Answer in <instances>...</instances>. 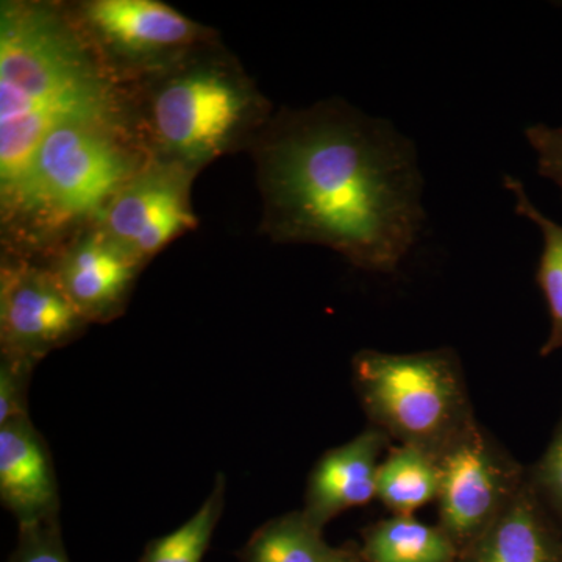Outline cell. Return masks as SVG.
I'll list each match as a JSON object with an SVG mask.
<instances>
[{
  "instance_id": "obj_6",
  "label": "cell",
  "mask_w": 562,
  "mask_h": 562,
  "mask_svg": "<svg viewBox=\"0 0 562 562\" xmlns=\"http://www.w3.org/2000/svg\"><path fill=\"white\" fill-rule=\"evenodd\" d=\"M65 5L103 68L125 88L220 38L214 29L160 0H79Z\"/></svg>"
},
{
  "instance_id": "obj_20",
  "label": "cell",
  "mask_w": 562,
  "mask_h": 562,
  "mask_svg": "<svg viewBox=\"0 0 562 562\" xmlns=\"http://www.w3.org/2000/svg\"><path fill=\"white\" fill-rule=\"evenodd\" d=\"M36 362L0 353V425L29 416L27 387Z\"/></svg>"
},
{
  "instance_id": "obj_22",
  "label": "cell",
  "mask_w": 562,
  "mask_h": 562,
  "mask_svg": "<svg viewBox=\"0 0 562 562\" xmlns=\"http://www.w3.org/2000/svg\"><path fill=\"white\" fill-rule=\"evenodd\" d=\"M525 136L535 150L538 172L552 181L562 195V127L535 124L525 128Z\"/></svg>"
},
{
  "instance_id": "obj_4",
  "label": "cell",
  "mask_w": 562,
  "mask_h": 562,
  "mask_svg": "<svg viewBox=\"0 0 562 562\" xmlns=\"http://www.w3.org/2000/svg\"><path fill=\"white\" fill-rule=\"evenodd\" d=\"M133 127L155 160L201 172L250 150L273 116L272 102L220 38L128 85Z\"/></svg>"
},
{
  "instance_id": "obj_10",
  "label": "cell",
  "mask_w": 562,
  "mask_h": 562,
  "mask_svg": "<svg viewBox=\"0 0 562 562\" xmlns=\"http://www.w3.org/2000/svg\"><path fill=\"white\" fill-rule=\"evenodd\" d=\"M46 265L88 324L117 319L146 268L99 224L74 236Z\"/></svg>"
},
{
  "instance_id": "obj_8",
  "label": "cell",
  "mask_w": 562,
  "mask_h": 562,
  "mask_svg": "<svg viewBox=\"0 0 562 562\" xmlns=\"http://www.w3.org/2000/svg\"><path fill=\"white\" fill-rule=\"evenodd\" d=\"M199 172L155 160L116 192L98 224L143 265L199 224L192 184Z\"/></svg>"
},
{
  "instance_id": "obj_5",
  "label": "cell",
  "mask_w": 562,
  "mask_h": 562,
  "mask_svg": "<svg viewBox=\"0 0 562 562\" xmlns=\"http://www.w3.org/2000/svg\"><path fill=\"white\" fill-rule=\"evenodd\" d=\"M351 371L372 427L398 446L414 447L439 461L480 427L460 358L452 349L361 350Z\"/></svg>"
},
{
  "instance_id": "obj_13",
  "label": "cell",
  "mask_w": 562,
  "mask_h": 562,
  "mask_svg": "<svg viewBox=\"0 0 562 562\" xmlns=\"http://www.w3.org/2000/svg\"><path fill=\"white\" fill-rule=\"evenodd\" d=\"M458 562H562L557 520L539 501L530 480Z\"/></svg>"
},
{
  "instance_id": "obj_16",
  "label": "cell",
  "mask_w": 562,
  "mask_h": 562,
  "mask_svg": "<svg viewBox=\"0 0 562 562\" xmlns=\"http://www.w3.org/2000/svg\"><path fill=\"white\" fill-rule=\"evenodd\" d=\"M346 550L333 549L303 512L269 520L244 549V562H341Z\"/></svg>"
},
{
  "instance_id": "obj_1",
  "label": "cell",
  "mask_w": 562,
  "mask_h": 562,
  "mask_svg": "<svg viewBox=\"0 0 562 562\" xmlns=\"http://www.w3.org/2000/svg\"><path fill=\"white\" fill-rule=\"evenodd\" d=\"M261 235L314 244L366 272L394 273L424 227L416 146L342 99L273 113L255 143Z\"/></svg>"
},
{
  "instance_id": "obj_12",
  "label": "cell",
  "mask_w": 562,
  "mask_h": 562,
  "mask_svg": "<svg viewBox=\"0 0 562 562\" xmlns=\"http://www.w3.org/2000/svg\"><path fill=\"white\" fill-rule=\"evenodd\" d=\"M391 438L375 427L366 428L351 441L328 450L314 465L306 486V519L317 528L355 506L376 498V472Z\"/></svg>"
},
{
  "instance_id": "obj_17",
  "label": "cell",
  "mask_w": 562,
  "mask_h": 562,
  "mask_svg": "<svg viewBox=\"0 0 562 562\" xmlns=\"http://www.w3.org/2000/svg\"><path fill=\"white\" fill-rule=\"evenodd\" d=\"M505 187L513 192L516 213L538 225L542 235L536 283L541 288L550 314L549 338L541 347V357L562 350V225L547 217L528 198L522 181L505 176Z\"/></svg>"
},
{
  "instance_id": "obj_7",
  "label": "cell",
  "mask_w": 562,
  "mask_h": 562,
  "mask_svg": "<svg viewBox=\"0 0 562 562\" xmlns=\"http://www.w3.org/2000/svg\"><path fill=\"white\" fill-rule=\"evenodd\" d=\"M439 465V527L461 557L512 505L527 483L528 471L482 425Z\"/></svg>"
},
{
  "instance_id": "obj_23",
  "label": "cell",
  "mask_w": 562,
  "mask_h": 562,
  "mask_svg": "<svg viewBox=\"0 0 562 562\" xmlns=\"http://www.w3.org/2000/svg\"><path fill=\"white\" fill-rule=\"evenodd\" d=\"M341 562H364L362 558L353 557V554L347 552L346 557L342 558Z\"/></svg>"
},
{
  "instance_id": "obj_2",
  "label": "cell",
  "mask_w": 562,
  "mask_h": 562,
  "mask_svg": "<svg viewBox=\"0 0 562 562\" xmlns=\"http://www.w3.org/2000/svg\"><path fill=\"white\" fill-rule=\"evenodd\" d=\"M72 124L135 133L127 88L103 68L65 2L2 0L0 199L21 179L41 140Z\"/></svg>"
},
{
  "instance_id": "obj_14",
  "label": "cell",
  "mask_w": 562,
  "mask_h": 562,
  "mask_svg": "<svg viewBox=\"0 0 562 562\" xmlns=\"http://www.w3.org/2000/svg\"><path fill=\"white\" fill-rule=\"evenodd\" d=\"M361 554L364 562L460 561V550L439 525L395 514L369 528Z\"/></svg>"
},
{
  "instance_id": "obj_21",
  "label": "cell",
  "mask_w": 562,
  "mask_h": 562,
  "mask_svg": "<svg viewBox=\"0 0 562 562\" xmlns=\"http://www.w3.org/2000/svg\"><path fill=\"white\" fill-rule=\"evenodd\" d=\"M10 562H69L58 520L20 528V541Z\"/></svg>"
},
{
  "instance_id": "obj_18",
  "label": "cell",
  "mask_w": 562,
  "mask_h": 562,
  "mask_svg": "<svg viewBox=\"0 0 562 562\" xmlns=\"http://www.w3.org/2000/svg\"><path fill=\"white\" fill-rule=\"evenodd\" d=\"M225 476L220 473L199 512L176 531L147 543L140 562H202L224 512Z\"/></svg>"
},
{
  "instance_id": "obj_3",
  "label": "cell",
  "mask_w": 562,
  "mask_h": 562,
  "mask_svg": "<svg viewBox=\"0 0 562 562\" xmlns=\"http://www.w3.org/2000/svg\"><path fill=\"white\" fill-rule=\"evenodd\" d=\"M150 155L135 133L72 124L41 140L27 168L0 199L2 255L47 262L103 210Z\"/></svg>"
},
{
  "instance_id": "obj_15",
  "label": "cell",
  "mask_w": 562,
  "mask_h": 562,
  "mask_svg": "<svg viewBox=\"0 0 562 562\" xmlns=\"http://www.w3.org/2000/svg\"><path fill=\"white\" fill-rule=\"evenodd\" d=\"M441 465L431 454L414 447H392L376 472V498L395 516L414 512L438 501Z\"/></svg>"
},
{
  "instance_id": "obj_9",
  "label": "cell",
  "mask_w": 562,
  "mask_h": 562,
  "mask_svg": "<svg viewBox=\"0 0 562 562\" xmlns=\"http://www.w3.org/2000/svg\"><path fill=\"white\" fill-rule=\"evenodd\" d=\"M88 322L46 262L2 255L0 353L38 361L79 338Z\"/></svg>"
},
{
  "instance_id": "obj_11",
  "label": "cell",
  "mask_w": 562,
  "mask_h": 562,
  "mask_svg": "<svg viewBox=\"0 0 562 562\" xmlns=\"http://www.w3.org/2000/svg\"><path fill=\"white\" fill-rule=\"evenodd\" d=\"M0 498L20 528L58 520V484L31 416L0 425Z\"/></svg>"
},
{
  "instance_id": "obj_19",
  "label": "cell",
  "mask_w": 562,
  "mask_h": 562,
  "mask_svg": "<svg viewBox=\"0 0 562 562\" xmlns=\"http://www.w3.org/2000/svg\"><path fill=\"white\" fill-rule=\"evenodd\" d=\"M528 480L547 512L562 524V412L549 446L528 471Z\"/></svg>"
}]
</instances>
